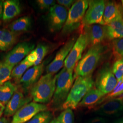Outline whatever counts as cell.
<instances>
[{"label":"cell","instance_id":"obj_29","mask_svg":"<svg viewBox=\"0 0 123 123\" xmlns=\"http://www.w3.org/2000/svg\"><path fill=\"white\" fill-rule=\"evenodd\" d=\"M57 119L60 123H74V115L72 109L63 110Z\"/></svg>","mask_w":123,"mask_h":123},{"label":"cell","instance_id":"obj_13","mask_svg":"<svg viewBox=\"0 0 123 123\" xmlns=\"http://www.w3.org/2000/svg\"><path fill=\"white\" fill-rule=\"evenodd\" d=\"M123 112V97L114 98L105 101L95 110L96 114L102 116H114Z\"/></svg>","mask_w":123,"mask_h":123},{"label":"cell","instance_id":"obj_43","mask_svg":"<svg viewBox=\"0 0 123 123\" xmlns=\"http://www.w3.org/2000/svg\"><path fill=\"white\" fill-rule=\"evenodd\" d=\"M0 23H1V22H0Z\"/></svg>","mask_w":123,"mask_h":123},{"label":"cell","instance_id":"obj_30","mask_svg":"<svg viewBox=\"0 0 123 123\" xmlns=\"http://www.w3.org/2000/svg\"><path fill=\"white\" fill-rule=\"evenodd\" d=\"M37 55V60L36 61L34 66L38 65L41 64L45 57L49 52V47L44 44H38L35 49Z\"/></svg>","mask_w":123,"mask_h":123},{"label":"cell","instance_id":"obj_16","mask_svg":"<svg viewBox=\"0 0 123 123\" xmlns=\"http://www.w3.org/2000/svg\"><path fill=\"white\" fill-rule=\"evenodd\" d=\"M44 70V63L29 68L23 75L19 83L25 91L31 88L39 80Z\"/></svg>","mask_w":123,"mask_h":123},{"label":"cell","instance_id":"obj_3","mask_svg":"<svg viewBox=\"0 0 123 123\" xmlns=\"http://www.w3.org/2000/svg\"><path fill=\"white\" fill-rule=\"evenodd\" d=\"M94 82L92 75L85 77H78L75 80L66 101L61 110L75 109L87 93L93 87Z\"/></svg>","mask_w":123,"mask_h":123},{"label":"cell","instance_id":"obj_15","mask_svg":"<svg viewBox=\"0 0 123 123\" xmlns=\"http://www.w3.org/2000/svg\"><path fill=\"white\" fill-rule=\"evenodd\" d=\"M31 99V97H25L22 91L18 89L6 105L4 112L5 116H13L22 107L29 103Z\"/></svg>","mask_w":123,"mask_h":123},{"label":"cell","instance_id":"obj_28","mask_svg":"<svg viewBox=\"0 0 123 123\" xmlns=\"http://www.w3.org/2000/svg\"><path fill=\"white\" fill-rule=\"evenodd\" d=\"M123 94V80L122 79L119 81L116 87L114 88V90L108 94L106 95V96L103 97L97 105H99L103 103V102H105L108 99H110L112 98H116L117 96Z\"/></svg>","mask_w":123,"mask_h":123},{"label":"cell","instance_id":"obj_33","mask_svg":"<svg viewBox=\"0 0 123 123\" xmlns=\"http://www.w3.org/2000/svg\"><path fill=\"white\" fill-rule=\"evenodd\" d=\"M25 59L27 61L34 64V65L35 63L37 60V55L35 50L34 49L31 51L30 53H29L26 57H25Z\"/></svg>","mask_w":123,"mask_h":123},{"label":"cell","instance_id":"obj_25","mask_svg":"<svg viewBox=\"0 0 123 123\" xmlns=\"http://www.w3.org/2000/svg\"><path fill=\"white\" fill-rule=\"evenodd\" d=\"M13 67L4 61L0 62V85L4 84L12 79Z\"/></svg>","mask_w":123,"mask_h":123},{"label":"cell","instance_id":"obj_40","mask_svg":"<svg viewBox=\"0 0 123 123\" xmlns=\"http://www.w3.org/2000/svg\"><path fill=\"white\" fill-rule=\"evenodd\" d=\"M50 123H60L57 119H53V120L51 121V122Z\"/></svg>","mask_w":123,"mask_h":123},{"label":"cell","instance_id":"obj_6","mask_svg":"<svg viewBox=\"0 0 123 123\" xmlns=\"http://www.w3.org/2000/svg\"><path fill=\"white\" fill-rule=\"evenodd\" d=\"M105 2L103 0H89L88 9L86 12L82 23L83 27L93 24L105 26L103 16Z\"/></svg>","mask_w":123,"mask_h":123},{"label":"cell","instance_id":"obj_10","mask_svg":"<svg viewBox=\"0 0 123 123\" xmlns=\"http://www.w3.org/2000/svg\"><path fill=\"white\" fill-rule=\"evenodd\" d=\"M67 9L60 5L55 4L49 9L48 15L49 29L52 32L60 31L67 19Z\"/></svg>","mask_w":123,"mask_h":123},{"label":"cell","instance_id":"obj_36","mask_svg":"<svg viewBox=\"0 0 123 123\" xmlns=\"http://www.w3.org/2000/svg\"><path fill=\"white\" fill-rule=\"evenodd\" d=\"M3 13V2L0 0V19L2 18Z\"/></svg>","mask_w":123,"mask_h":123},{"label":"cell","instance_id":"obj_34","mask_svg":"<svg viewBox=\"0 0 123 123\" xmlns=\"http://www.w3.org/2000/svg\"><path fill=\"white\" fill-rule=\"evenodd\" d=\"M59 5L65 7L66 9H70L74 1L73 0H58L57 1Z\"/></svg>","mask_w":123,"mask_h":123},{"label":"cell","instance_id":"obj_24","mask_svg":"<svg viewBox=\"0 0 123 123\" xmlns=\"http://www.w3.org/2000/svg\"><path fill=\"white\" fill-rule=\"evenodd\" d=\"M33 65L34 64L27 61L25 58L24 59L13 69L12 72V78H13L16 82L19 83L23 75L25 73V71Z\"/></svg>","mask_w":123,"mask_h":123},{"label":"cell","instance_id":"obj_23","mask_svg":"<svg viewBox=\"0 0 123 123\" xmlns=\"http://www.w3.org/2000/svg\"><path fill=\"white\" fill-rule=\"evenodd\" d=\"M31 20L28 17H23L13 21L9 25V29L14 33L18 34L28 31L31 27Z\"/></svg>","mask_w":123,"mask_h":123},{"label":"cell","instance_id":"obj_2","mask_svg":"<svg viewBox=\"0 0 123 123\" xmlns=\"http://www.w3.org/2000/svg\"><path fill=\"white\" fill-rule=\"evenodd\" d=\"M57 75L47 74L30 88V94L34 102L40 104L50 103L56 89Z\"/></svg>","mask_w":123,"mask_h":123},{"label":"cell","instance_id":"obj_37","mask_svg":"<svg viewBox=\"0 0 123 123\" xmlns=\"http://www.w3.org/2000/svg\"><path fill=\"white\" fill-rule=\"evenodd\" d=\"M5 109V106L4 105L2 104L1 102H0V118H1L2 115L4 112Z\"/></svg>","mask_w":123,"mask_h":123},{"label":"cell","instance_id":"obj_9","mask_svg":"<svg viewBox=\"0 0 123 123\" xmlns=\"http://www.w3.org/2000/svg\"><path fill=\"white\" fill-rule=\"evenodd\" d=\"M44 104L31 102L24 106L13 115L11 123H26L40 112L47 110Z\"/></svg>","mask_w":123,"mask_h":123},{"label":"cell","instance_id":"obj_19","mask_svg":"<svg viewBox=\"0 0 123 123\" xmlns=\"http://www.w3.org/2000/svg\"><path fill=\"white\" fill-rule=\"evenodd\" d=\"M18 39V34L9 29H0V51L8 50L17 42Z\"/></svg>","mask_w":123,"mask_h":123},{"label":"cell","instance_id":"obj_27","mask_svg":"<svg viewBox=\"0 0 123 123\" xmlns=\"http://www.w3.org/2000/svg\"><path fill=\"white\" fill-rule=\"evenodd\" d=\"M112 50L116 60L123 58V38L112 41Z\"/></svg>","mask_w":123,"mask_h":123},{"label":"cell","instance_id":"obj_31","mask_svg":"<svg viewBox=\"0 0 123 123\" xmlns=\"http://www.w3.org/2000/svg\"><path fill=\"white\" fill-rule=\"evenodd\" d=\"M112 69L115 78L119 82L123 76V58L115 62Z\"/></svg>","mask_w":123,"mask_h":123},{"label":"cell","instance_id":"obj_8","mask_svg":"<svg viewBox=\"0 0 123 123\" xmlns=\"http://www.w3.org/2000/svg\"><path fill=\"white\" fill-rule=\"evenodd\" d=\"M88 46L86 36L81 33L69 53L64 62V68L68 70L74 71L75 68L82 58L84 50Z\"/></svg>","mask_w":123,"mask_h":123},{"label":"cell","instance_id":"obj_4","mask_svg":"<svg viewBox=\"0 0 123 123\" xmlns=\"http://www.w3.org/2000/svg\"><path fill=\"white\" fill-rule=\"evenodd\" d=\"M74 80L73 71L68 70L65 68L57 74L55 91L50 102L54 110L61 109L70 92Z\"/></svg>","mask_w":123,"mask_h":123},{"label":"cell","instance_id":"obj_32","mask_svg":"<svg viewBox=\"0 0 123 123\" xmlns=\"http://www.w3.org/2000/svg\"><path fill=\"white\" fill-rule=\"evenodd\" d=\"M40 9L42 10L50 9L56 4V1L53 0H37L36 1Z\"/></svg>","mask_w":123,"mask_h":123},{"label":"cell","instance_id":"obj_7","mask_svg":"<svg viewBox=\"0 0 123 123\" xmlns=\"http://www.w3.org/2000/svg\"><path fill=\"white\" fill-rule=\"evenodd\" d=\"M118 83L112 68L106 64L98 72L95 85L98 89L106 95L114 90Z\"/></svg>","mask_w":123,"mask_h":123},{"label":"cell","instance_id":"obj_35","mask_svg":"<svg viewBox=\"0 0 123 123\" xmlns=\"http://www.w3.org/2000/svg\"><path fill=\"white\" fill-rule=\"evenodd\" d=\"M86 123H107V120L101 116H97L89 119Z\"/></svg>","mask_w":123,"mask_h":123},{"label":"cell","instance_id":"obj_42","mask_svg":"<svg viewBox=\"0 0 123 123\" xmlns=\"http://www.w3.org/2000/svg\"><path fill=\"white\" fill-rule=\"evenodd\" d=\"M122 80H123V77H122Z\"/></svg>","mask_w":123,"mask_h":123},{"label":"cell","instance_id":"obj_1","mask_svg":"<svg viewBox=\"0 0 123 123\" xmlns=\"http://www.w3.org/2000/svg\"><path fill=\"white\" fill-rule=\"evenodd\" d=\"M105 51V47L103 43L89 48L87 52L75 67L74 79H76L78 77H85L92 75L100 61Z\"/></svg>","mask_w":123,"mask_h":123},{"label":"cell","instance_id":"obj_11","mask_svg":"<svg viewBox=\"0 0 123 123\" xmlns=\"http://www.w3.org/2000/svg\"><path fill=\"white\" fill-rule=\"evenodd\" d=\"M76 39L74 37L68 40L57 53L55 57L46 68L47 74H55L64 66L66 58L73 47Z\"/></svg>","mask_w":123,"mask_h":123},{"label":"cell","instance_id":"obj_5","mask_svg":"<svg viewBox=\"0 0 123 123\" xmlns=\"http://www.w3.org/2000/svg\"><path fill=\"white\" fill-rule=\"evenodd\" d=\"M89 0L76 1L68 12L66 22L62 29L64 34H68L82 24L83 20L88 6Z\"/></svg>","mask_w":123,"mask_h":123},{"label":"cell","instance_id":"obj_12","mask_svg":"<svg viewBox=\"0 0 123 123\" xmlns=\"http://www.w3.org/2000/svg\"><path fill=\"white\" fill-rule=\"evenodd\" d=\"M34 48V45L28 42L19 43L6 55L4 62L14 67L26 57Z\"/></svg>","mask_w":123,"mask_h":123},{"label":"cell","instance_id":"obj_17","mask_svg":"<svg viewBox=\"0 0 123 123\" xmlns=\"http://www.w3.org/2000/svg\"><path fill=\"white\" fill-rule=\"evenodd\" d=\"M123 6L115 1L105 2L103 20L105 26L117 20L123 18Z\"/></svg>","mask_w":123,"mask_h":123},{"label":"cell","instance_id":"obj_26","mask_svg":"<svg viewBox=\"0 0 123 123\" xmlns=\"http://www.w3.org/2000/svg\"><path fill=\"white\" fill-rule=\"evenodd\" d=\"M53 114L49 111L39 113L26 123H50L53 120Z\"/></svg>","mask_w":123,"mask_h":123},{"label":"cell","instance_id":"obj_38","mask_svg":"<svg viewBox=\"0 0 123 123\" xmlns=\"http://www.w3.org/2000/svg\"><path fill=\"white\" fill-rule=\"evenodd\" d=\"M0 123H9V120L5 117L0 118Z\"/></svg>","mask_w":123,"mask_h":123},{"label":"cell","instance_id":"obj_22","mask_svg":"<svg viewBox=\"0 0 123 123\" xmlns=\"http://www.w3.org/2000/svg\"><path fill=\"white\" fill-rule=\"evenodd\" d=\"M18 89L17 86L10 81L0 85V102L6 105Z\"/></svg>","mask_w":123,"mask_h":123},{"label":"cell","instance_id":"obj_21","mask_svg":"<svg viewBox=\"0 0 123 123\" xmlns=\"http://www.w3.org/2000/svg\"><path fill=\"white\" fill-rule=\"evenodd\" d=\"M105 96L97 88L93 87L85 95L78 107L91 108L97 105L98 102Z\"/></svg>","mask_w":123,"mask_h":123},{"label":"cell","instance_id":"obj_18","mask_svg":"<svg viewBox=\"0 0 123 123\" xmlns=\"http://www.w3.org/2000/svg\"><path fill=\"white\" fill-rule=\"evenodd\" d=\"M20 3L17 0H7L3 2L2 20L7 22L18 16L21 13Z\"/></svg>","mask_w":123,"mask_h":123},{"label":"cell","instance_id":"obj_20","mask_svg":"<svg viewBox=\"0 0 123 123\" xmlns=\"http://www.w3.org/2000/svg\"><path fill=\"white\" fill-rule=\"evenodd\" d=\"M105 26L106 38L112 41L123 38V18L114 21Z\"/></svg>","mask_w":123,"mask_h":123},{"label":"cell","instance_id":"obj_14","mask_svg":"<svg viewBox=\"0 0 123 123\" xmlns=\"http://www.w3.org/2000/svg\"><path fill=\"white\" fill-rule=\"evenodd\" d=\"M83 28V33L86 36L88 46L89 48L102 43L106 38L105 26L104 25L93 24Z\"/></svg>","mask_w":123,"mask_h":123},{"label":"cell","instance_id":"obj_41","mask_svg":"<svg viewBox=\"0 0 123 123\" xmlns=\"http://www.w3.org/2000/svg\"><path fill=\"white\" fill-rule=\"evenodd\" d=\"M121 2H122V6H123V0H122V1H121Z\"/></svg>","mask_w":123,"mask_h":123},{"label":"cell","instance_id":"obj_39","mask_svg":"<svg viewBox=\"0 0 123 123\" xmlns=\"http://www.w3.org/2000/svg\"><path fill=\"white\" fill-rule=\"evenodd\" d=\"M113 123H123V118L119 119L118 120L115 121Z\"/></svg>","mask_w":123,"mask_h":123}]
</instances>
